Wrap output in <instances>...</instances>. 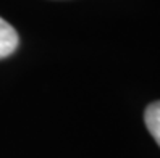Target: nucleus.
<instances>
[{"instance_id": "f257e3e1", "label": "nucleus", "mask_w": 160, "mask_h": 158, "mask_svg": "<svg viewBox=\"0 0 160 158\" xmlns=\"http://www.w3.org/2000/svg\"><path fill=\"white\" fill-rule=\"evenodd\" d=\"M18 44H20V37L16 29L0 16V60L15 53Z\"/></svg>"}, {"instance_id": "f03ea898", "label": "nucleus", "mask_w": 160, "mask_h": 158, "mask_svg": "<svg viewBox=\"0 0 160 158\" xmlns=\"http://www.w3.org/2000/svg\"><path fill=\"white\" fill-rule=\"evenodd\" d=\"M144 123L147 131L155 139V142L160 147V100L150 103L144 111Z\"/></svg>"}]
</instances>
